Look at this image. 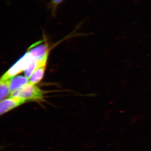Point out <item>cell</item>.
I'll list each match as a JSON object with an SVG mask.
<instances>
[{"mask_svg":"<svg viewBox=\"0 0 151 151\" xmlns=\"http://www.w3.org/2000/svg\"><path fill=\"white\" fill-rule=\"evenodd\" d=\"M44 92L35 84L27 83L21 88L11 92L10 97L24 98L27 101H36L43 98Z\"/></svg>","mask_w":151,"mask_h":151,"instance_id":"obj_1","label":"cell"},{"mask_svg":"<svg viewBox=\"0 0 151 151\" xmlns=\"http://www.w3.org/2000/svg\"><path fill=\"white\" fill-rule=\"evenodd\" d=\"M35 60L28 51L20 58L1 77V80H6L15 76L24 71Z\"/></svg>","mask_w":151,"mask_h":151,"instance_id":"obj_2","label":"cell"},{"mask_svg":"<svg viewBox=\"0 0 151 151\" xmlns=\"http://www.w3.org/2000/svg\"><path fill=\"white\" fill-rule=\"evenodd\" d=\"M24 98L18 97H10L1 101L0 114L3 115L14 108L18 107L26 102Z\"/></svg>","mask_w":151,"mask_h":151,"instance_id":"obj_3","label":"cell"},{"mask_svg":"<svg viewBox=\"0 0 151 151\" xmlns=\"http://www.w3.org/2000/svg\"><path fill=\"white\" fill-rule=\"evenodd\" d=\"M35 45H34L32 48L28 51L34 59L37 61L47 60L49 51L48 45L45 43L38 46Z\"/></svg>","mask_w":151,"mask_h":151,"instance_id":"obj_4","label":"cell"},{"mask_svg":"<svg viewBox=\"0 0 151 151\" xmlns=\"http://www.w3.org/2000/svg\"><path fill=\"white\" fill-rule=\"evenodd\" d=\"M29 82V78L26 76H15L10 78L11 92L21 88Z\"/></svg>","mask_w":151,"mask_h":151,"instance_id":"obj_5","label":"cell"},{"mask_svg":"<svg viewBox=\"0 0 151 151\" xmlns=\"http://www.w3.org/2000/svg\"><path fill=\"white\" fill-rule=\"evenodd\" d=\"M46 65H41L37 68L31 76L29 82L35 85L38 83L43 78Z\"/></svg>","mask_w":151,"mask_h":151,"instance_id":"obj_6","label":"cell"},{"mask_svg":"<svg viewBox=\"0 0 151 151\" xmlns=\"http://www.w3.org/2000/svg\"><path fill=\"white\" fill-rule=\"evenodd\" d=\"M10 78L0 81V100L2 101L10 93Z\"/></svg>","mask_w":151,"mask_h":151,"instance_id":"obj_7","label":"cell"},{"mask_svg":"<svg viewBox=\"0 0 151 151\" xmlns=\"http://www.w3.org/2000/svg\"><path fill=\"white\" fill-rule=\"evenodd\" d=\"M63 0H51L50 2V8L52 10L53 14H55L56 12L57 8L58 5L63 1Z\"/></svg>","mask_w":151,"mask_h":151,"instance_id":"obj_8","label":"cell"}]
</instances>
